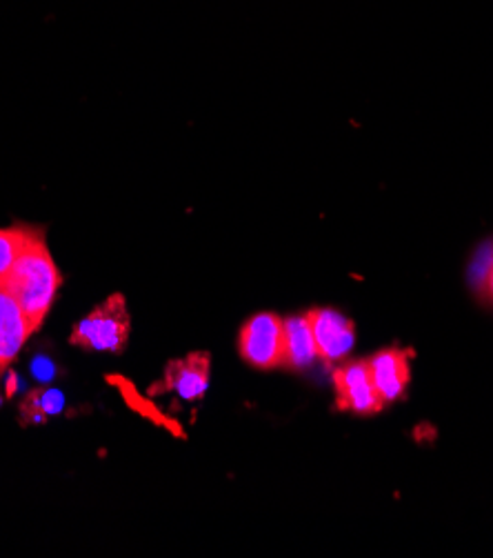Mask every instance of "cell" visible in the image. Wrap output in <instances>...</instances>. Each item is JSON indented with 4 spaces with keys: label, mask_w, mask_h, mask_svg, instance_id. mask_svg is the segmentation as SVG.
Wrapping results in <instances>:
<instances>
[{
    "label": "cell",
    "mask_w": 493,
    "mask_h": 558,
    "mask_svg": "<svg viewBox=\"0 0 493 558\" xmlns=\"http://www.w3.org/2000/svg\"><path fill=\"white\" fill-rule=\"evenodd\" d=\"M61 283L63 276L51 258L45 234L42 230L34 228L12 269L0 278V286L16 299L32 329L36 331L51 310Z\"/></svg>",
    "instance_id": "1"
},
{
    "label": "cell",
    "mask_w": 493,
    "mask_h": 558,
    "mask_svg": "<svg viewBox=\"0 0 493 558\" xmlns=\"http://www.w3.org/2000/svg\"><path fill=\"white\" fill-rule=\"evenodd\" d=\"M130 312L123 294H112L83 318L70 337V343L87 352L123 354L130 341Z\"/></svg>",
    "instance_id": "2"
},
{
    "label": "cell",
    "mask_w": 493,
    "mask_h": 558,
    "mask_svg": "<svg viewBox=\"0 0 493 558\" xmlns=\"http://www.w3.org/2000/svg\"><path fill=\"white\" fill-rule=\"evenodd\" d=\"M241 356L258 369L283 367L285 354V325L276 314L251 316L238 337Z\"/></svg>",
    "instance_id": "3"
},
{
    "label": "cell",
    "mask_w": 493,
    "mask_h": 558,
    "mask_svg": "<svg viewBox=\"0 0 493 558\" xmlns=\"http://www.w3.org/2000/svg\"><path fill=\"white\" fill-rule=\"evenodd\" d=\"M334 387H336V408L341 412L354 414H378L385 408L378 389L371 378L369 361H345L334 369Z\"/></svg>",
    "instance_id": "4"
},
{
    "label": "cell",
    "mask_w": 493,
    "mask_h": 558,
    "mask_svg": "<svg viewBox=\"0 0 493 558\" xmlns=\"http://www.w3.org/2000/svg\"><path fill=\"white\" fill-rule=\"evenodd\" d=\"M307 318L318 348V359L324 363L343 361L356 341V327L349 318L334 310H309Z\"/></svg>",
    "instance_id": "5"
},
{
    "label": "cell",
    "mask_w": 493,
    "mask_h": 558,
    "mask_svg": "<svg viewBox=\"0 0 493 558\" xmlns=\"http://www.w3.org/2000/svg\"><path fill=\"white\" fill-rule=\"evenodd\" d=\"M209 365L211 356L205 352H194L185 359L172 361L164 369V383L158 387H151V392H162V389H170V392L178 395L183 401H198L207 392L209 387Z\"/></svg>",
    "instance_id": "6"
},
{
    "label": "cell",
    "mask_w": 493,
    "mask_h": 558,
    "mask_svg": "<svg viewBox=\"0 0 493 558\" xmlns=\"http://www.w3.org/2000/svg\"><path fill=\"white\" fill-rule=\"evenodd\" d=\"M409 352L398 348H387L373 354L369 361L371 378L380 399L387 403L398 401L409 385Z\"/></svg>",
    "instance_id": "7"
},
{
    "label": "cell",
    "mask_w": 493,
    "mask_h": 558,
    "mask_svg": "<svg viewBox=\"0 0 493 558\" xmlns=\"http://www.w3.org/2000/svg\"><path fill=\"white\" fill-rule=\"evenodd\" d=\"M34 329L16 299L0 286V372L23 350Z\"/></svg>",
    "instance_id": "8"
},
{
    "label": "cell",
    "mask_w": 493,
    "mask_h": 558,
    "mask_svg": "<svg viewBox=\"0 0 493 558\" xmlns=\"http://www.w3.org/2000/svg\"><path fill=\"white\" fill-rule=\"evenodd\" d=\"M285 325V354H283V367L292 372L307 369L318 359V348L311 331V323L307 314L303 316H289L283 320Z\"/></svg>",
    "instance_id": "9"
},
{
    "label": "cell",
    "mask_w": 493,
    "mask_h": 558,
    "mask_svg": "<svg viewBox=\"0 0 493 558\" xmlns=\"http://www.w3.org/2000/svg\"><path fill=\"white\" fill-rule=\"evenodd\" d=\"M65 408V397L59 389H34L21 405L23 423H42L49 416L61 414Z\"/></svg>",
    "instance_id": "10"
},
{
    "label": "cell",
    "mask_w": 493,
    "mask_h": 558,
    "mask_svg": "<svg viewBox=\"0 0 493 558\" xmlns=\"http://www.w3.org/2000/svg\"><path fill=\"white\" fill-rule=\"evenodd\" d=\"M109 383L112 385H116L119 389H121V395H123V399L127 401V405L134 410V412H138V414H143L145 418H149V421H153L156 425H160V427H168L172 434H176V436H185L183 432H181V425L178 423H174V421H170L168 416H162L160 414V410L156 408V405H151L145 397H140L138 392H136V387L127 380V378H123V376H116V374H112L107 378Z\"/></svg>",
    "instance_id": "11"
},
{
    "label": "cell",
    "mask_w": 493,
    "mask_h": 558,
    "mask_svg": "<svg viewBox=\"0 0 493 558\" xmlns=\"http://www.w3.org/2000/svg\"><path fill=\"white\" fill-rule=\"evenodd\" d=\"M32 230L34 228H29V226H12V228L0 230V278H3L12 269L14 260L23 252Z\"/></svg>",
    "instance_id": "12"
},
{
    "label": "cell",
    "mask_w": 493,
    "mask_h": 558,
    "mask_svg": "<svg viewBox=\"0 0 493 558\" xmlns=\"http://www.w3.org/2000/svg\"><path fill=\"white\" fill-rule=\"evenodd\" d=\"M32 372L36 378L40 380H51L53 378V372H57V367H53V363L45 356H38L34 363H32Z\"/></svg>",
    "instance_id": "13"
},
{
    "label": "cell",
    "mask_w": 493,
    "mask_h": 558,
    "mask_svg": "<svg viewBox=\"0 0 493 558\" xmlns=\"http://www.w3.org/2000/svg\"><path fill=\"white\" fill-rule=\"evenodd\" d=\"M480 288L484 292V296L493 303V247H491V254H489V265L482 274V281H480Z\"/></svg>",
    "instance_id": "14"
},
{
    "label": "cell",
    "mask_w": 493,
    "mask_h": 558,
    "mask_svg": "<svg viewBox=\"0 0 493 558\" xmlns=\"http://www.w3.org/2000/svg\"><path fill=\"white\" fill-rule=\"evenodd\" d=\"M16 387H19V378H16V374H10V378H8V397H12L16 392Z\"/></svg>",
    "instance_id": "15"
}]
</instances>
